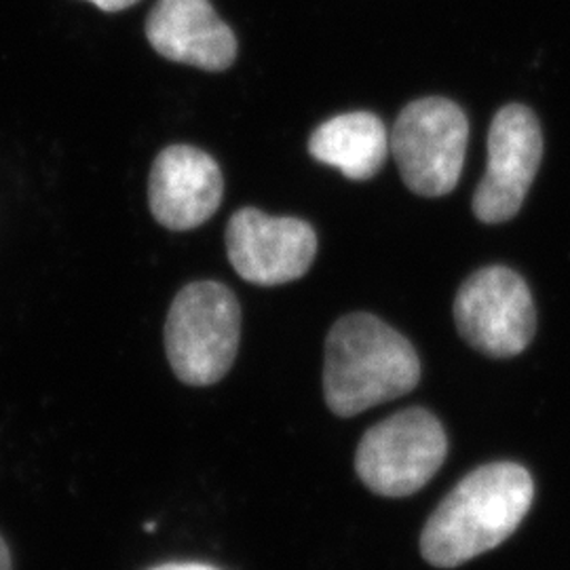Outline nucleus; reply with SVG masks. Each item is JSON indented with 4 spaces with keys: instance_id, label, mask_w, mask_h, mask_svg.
I'll return each instance as SVG.
<instances>
[{
    "instance_id": "7ed1b4c3",
    "label": "nucleus",
    "mask_w": 570,
    "mask_h": 570,
    "mask_svg": "<svg viewBox=\"0 0 570 570\" xmlns=\"http://www.w3.org/2000/svg\"><path fill=\"white\" fill-rule=\"evenodd\" d=\"M242 338V306L230 287L195 282L178 292L165 322V353L178 381L209 387L235 364Z\"/></svg>"
},
{
    "instance_id": "1a4fd4ad",
    "label": "nucleus",
    "mask_w": 570,
    "mask_h": 570,
    "mask_svg": "<svg viewBox=\"0 0 570 570\" xmlns=\"http://www.w3.org/2000/svg\"><path fill=\"white\" fill-rule=\"evenodd\" d=\"M223 195L220 165L188 144H174L161 150L148 176L150 212L169 230L205 225L218 212Z\"/></svg>"
},
{
    "instance_id": "4468645a",
    "label": "nucleus",
    "mask_w": 570,
    "mask_h": 570,
    "mask_svg": "<svg viewBox=\"0 0 570 570\" xmlns=\"http://www.w3.org/2000/svg\"><path fill=\"white\" fill-rule=\"evenodd\" d=\"M0 570H11V553L0 537Z\"/></svg>"
},
{
    "instance_id": "0eeeda50",
    "label": "nucleus",
    "mask_w": 570,
    "mask_h": 570,
    "mask_svg": "<svg viewBox=\"0 0 570 570\" xmlns=\"http://www.w3.org/2000/svg\"><path fill=\"white\" fill-rule=\"evenodd\" d=\"M543 157V134L522 104L503 106L490 125L489 167L473 195V214L487 225L511 220L529 195Z\"/></svg>"
},
{
    "instance_id": "6e6552de",
    "label": "nucleus",
    "mask_w": 570,
    "mask_h": 570,
    "mask_svg": "<svg viewBox=\"0 0 570 570\" xmlns=\"http://www.w3.org/2000/svg\"><path fill=\"white\" fill-rule=\"evenodd\" d=\"M226 252L237 275L254 285H282L305 275L317 256L313 226L244 207L226 226Z\"/></svg>"
},
{
    "instance_id": "ddd939ff",
    "label": "nucleus",
    "mask_w": 570,
    "mask_h": 570,
    "mask_svg": "<svg viewBox=\"0 0 570 570\" xmlns=\"http://www.w3.org/2000/svg\"><path fill=\"white\" fill-rule=\"evenodd\" d=\"M153 570H220L214 569V567H209V564H197V562H188V564H165V567H159V569Z\"/></svg>"
},
{
    "instance_id": "39448f33",
    "label": "nucleus",
    "mask_w": 570,
    "mask_h": 570,
    "mask_svg": "<svg viewBox=\"0 0 570 570\" xmlns=\"http://www.w3.org/2000/svg\"><path fill=\"white\" fill-rule=\"evenodd\" d=\"M449 440L425 407H407L367 429L355 452V471L381 497H407L442 468Z\"/></svg>"
},
{
    "instance_id": "9b49d317",
    "label": "nucleus",
    "mask_w": 570,
    "mask_h": 570,
    "mask_svg": "<svg viewBox=\"0 0 570 570\" xmlns=\"http://www.w3.org/2000/svg\"><path fill=\"white\" fill-rule=\"evenodd\" d=\"M308 153L315 161L336 167L348 180H370L391 153L387 127L366 110L345 112L322 122L311 134Z\"/></svg>"
},
{
    "instance_id": "423d86ee",
    "label": "nucleus",
    "mask_w": 570,
    "mask_h": 570,
    "mask_svg": "<svg viewBox=\"0 0 570 570\" xmlns=\"http://www.w3.org/2000/svg\"><path fill=\"white\" fill-rule=\"evenodd\" d=\"M454 322L465 343L490 357H515L530 345L537 311L527 282L508 266L469 275L454 298Z\"/></svg>"
},
{
    "instance_id": "9d476101",
    "label": "nucleus",
    "mask_w": 570,
    "mask_h": 570,
    "mask_svg": "<svg viewBox=\"0 0 570 570\" xmlns=\"http://www.w3.org/2000/svg\"><path fill=\"white\" fill-rule=\"evenodd\" d=\"M146 39L165 60L207 72H223L237 58V39L209 0H157Z\"/></svg>"
},
{
    "instance_id": "f8f14e48",
    "label": "nucleus",
    "mask_w": 570,
    "mask_h": 570,
    "mask_svg": "<svg viewBox=\"0 0 570 570\" xmlns=\"http://www.w3.org/2000/svg\"><path fill=\"white\" fill-rule=\"evenodd\" d=\"M87 2L96 4L98 9H102L106 13H117V11H122V9H129L138 0H87Z\"/></svg>"
},
{
    "instance_id": "f257e3e1",
    "label": "nucleus",
    "mask_w": 570,
    "mask_h": 570,
    "mask_svg": "<svg viewBox=\"0 0 570 570\" xmlns=\"http://www.w3.org/2000/svg\"><path fill=\"white\" fill-rule=\"evenodd\" d=\"M534 499L529 471L490 463L465 475L431 513L421 537L429 564L454 569L508 541Z\"/></svg>"
},
{
    "instance_id": "20e7f679",
    "label": "nucleus",
    "mask_w": 570,
    "mask_h": 570,
    "mask_svg": "<svg viewBox=\"0 0 570 570\" xmlns=\"http://www.w3.org/2000/svg\"><path fill=\"white\" fill-rule=\"evenodd\" d=\"M465 112L446 98L407 104L389 136V150L414 195L444 197L456 188L468 153Z\"/></svg>"
},
{
    "instance_id": "f03ea898",
    "label": "nucleus",
    "mask_w": 570,
    "mask_h": 570,
    "mask_svg": "<svg viewBox=\"0 0 570 570\" xmlns=\"http://www.w3.org/2000/svg\"><path fill=\"white\" fill-rule=\"evenodd\" d=\"M421 381L414 346L370 313L341 317L327 334L324 395L336 416L397 400Z\"/></svg>"
}]
</instances>
